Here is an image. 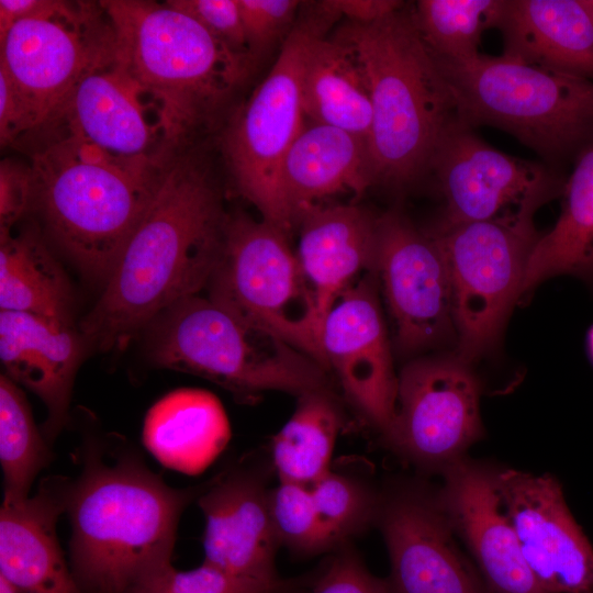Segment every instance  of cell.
Here are the masks:
<instances>
[{
	"label": "cell",
	"mask_w": 593,
	"mask_h": 593,
	"mask_svg": "<svg viewBox=\"0 0 593 593\" xmlns=\"http://www.w3.org/2000/svg\"><path fill=\"white\" fill-rule=\"evenodd\" d=\"M227 219L201 144L176 156L79 325L89 348L122 349L164 311L199 294L220 259Z\"/></svg>",
	"instance_id": "6da1fadb"
},
{
	"label": "cell",
	"mask_w": 593,
	"mask_h": 593,
	"mask_svg": "<svg viewBox=\"0 0 593 593\" xmlns=\"http://www.w3.org/2000/svg\"><path fill=\"white\" fill-rule=\"evenodd\" d=\"M116 38V61L156 110L171 158L222 123L251 59L215 40L165 1L102 0Z\"/></svg>",
	"instance_id": "7a4b0ae2"
},
{
	"label": "cell",
	"mask_w": 593,
	"mask_h": 593,
	"mask_svg": "<svg viewBox=\"0 0 593 593\" xmlns=\"http://www.w3.org/2000/svg\"><path fill=\"white\" fill-rule=\"evenodd\" d=\"M193 494L134 460L91 459L65 494L72 572L82 591L133 593L171 564L178 522Z\"/></svg>",
	"instance_id": "3957f363"
},
{
	"label": "cell",
	"mask_w": 593,
	"mask_h": 593,
	"mask_svg": "<svg viewBox=\"0 0 593 593\" xmlns=\"http://www.w3.org/2000/svg\"><path fill=\"white\" fill-rule=\"evenodd\" d=\"M334 35L355 49L368 76L374 183L409 186L430 169L445 135L463 123L438 60L403 7L372 22L346 21Z\"/></svg>",
	"instance_id": "277c9868"
},
{
	"label": "cell",
	"mask_w": 593,
	"mask_h": 593,
	"mask_svg": "<svg viewBox=\"0 0 593 593\" xmlns=\"http://www.w3.org/2000/svg\"><path fill=\"white\" fill-rule=\"evenodd\" d=\"M169 164L114 156L72 137L37 143L30 154L32 206L76 265L105 283Z\"/></svg>",
	"instance_id": "5b68a950"
},
{
	"label": "cell",
	"mask_w": 593,
	"mask_h": 593,
	"mask_svg": "<svg viewBox=\"0 0 593 593\" xmlns=\"http://www.w3.org/2000/svg\"><path fill=\"white\" fill-rule=\"evenodd\" d=\"M146 329L149 358L158 367L194 373L243 395L333 393L320 363L210 296L180 300Z\"/></svg>",
	"instance_id": "8992f818"
},
{
	"label": "cell",
	"mask_w": 593,
	"mask_h": 593,
	"mask_svg": "<svg viewBox=\"0 0 593 593\" xmlns=\"http://www.w3.org/2000/svg\"><path fill=\"white\" fill-rule=\"evenodd\" d=\"M436 58L468 126L502 128L549 158L579 157L593 145V80L504 53Z\"/></svg>",
	"instance_id": "52a82bcc"
},
{
	"label": "cell",
	"mask_w": 593,
	"mask_h": 593,
	"mask_svg": "<svg viewBox=\"0 0 593 593\" xmlns=\"http://www.w3.org/2000/svg\"><path fill=\"white\" fill-rule=\"evenodd\" d=\"M296 19L271 70L226 124L222 150L236 190L261 219L288 235L293 227L281 190L284 158L304 126L301 76L307 47L338 19L322 5Z\"/></svg>",
	"instance_id": "ba28073f"
},
{
	"label": "cell",
	"mask_w": 593,
	"mask_h": 593,
	"mask_svg": "<svg viewBox=\"0 0 593 593\" xmlns=\"http://www.w3.org/2000/svg\"><path fill=\"white\" fill-rule=\"evenodd\" d=\"M288 236L261 217L228 215L208 296L243 321L279 336L329 373L314 298Z\"/></svg>",
	"instance_id": "9c48e42d"
},
{
	"label": "cell",
	"mask_w": 593,
	"mask_h": 593,
	"mask_svg": "<svg viewBox=\"0 0 593 593\" xmlns=\"http://www.w3.org/2000/svg\"><path fill=\"white\" fill-rule=\"evenodd\" d=\"M541 204L430 233L449 271L458 359L469 363L497 342L539 238L533 217Z\"/></svg>",
	"instance_id": "30bf717a"
},
{
	"label": "cell",
	"mask_w": 593,
	"mask_h": 593,
	"mask_svg": "<svg viewBox=\"0 0 593 593\" xmlns=\"http://www.w3.org/2000/svg\"><path fill=\"white\" fill-rule=\"evenodd\" d=\"M115 57L114 27L101 1L48 0L37 15L19 20L0 38V66L33 118L30 135L87 72Z\"/></svg>",
	"instance_id": "8fae6325"
},
{
	"label": "cell",
	"mask_w": 593,
	"mask_h": 593,
	"mask_svg": "<svg viewBox=\"0 0 593 593\" xmlns=\"http://www.w3.org/2000/svg\"><path fill=\"white\" fill-rule=\"evenodd\" d=\"M468 365L457 357L422 358L398 377L388 439L421 468L441 472L482 436L480 383Z\"/></svg>",
	"instance_id": "7c38bea8"
},
{
	"label": "cell",
	"mask_w": 593,
	"mask_h": 593,
	"mask_svg": "<svg viewBox=\"0 0 593 593\" xmlns=\"http://www.w3.org/2000/svg\"><path fill=\"white\" fill-rule=\"evenodd\" d=\"M377 276L381 279L403 353H416L447 339L455 329L448 267L430 233L389 212L377 221Z\"/></svg>",
	"instance_id": "4fadbf2b"
},
{
	"label": "cell",
	"mask_w": 593,
	"mask_h": 593,
	"mask_svg": "<svg viewBox=\"0 0 593 593\" xmlns=\"http://www.w3.org/2000/svg\"><path fill=\"white\" fill-rule=\"evenodd\" d=\"M429 170L446 200L444 226L495 219L564 190L544 167L493 148L463 123L445 135Z\"/></svg>",
	"instance_id": "5bb4252c"
},
{
	"label": "cell",
	"mask_w": 593,
	"mask_h": 593,
	"mask_svg": "<svg viewBox=\"0 0 593 593\" xmlns=\"http://www.w3.org/2000/svg\"><path fill=\"white\" fill-rule=\"evenodd\" d=\"M377 272H371L334 302L320 333L322 351L350 401L388 438L395 417L398 377L381 306Z\"/></svg>",
	"instance_id": "9a60e30c"
},
{
	"label": "cell",
	"mask_w": 593,
	"mask_h": 593,
	"mask_svg": "<svg viewBox=\"0 0 593 593\" xmlns=\"http://www.w3.org/2000/svg\"><path fill=\"white\" fill-rule=\"evenodd\" d=\"M72 137L123 158L169 164L159 116L115 59L87 72L32 143Z\"/></svg>",
	"instance_id": "2e32d148"
},
{
	"label": "cell",
	"mask_w": 593,
	"mask_h": 593,
	"mask_svg": "<svg viewBox=\"0 0 593 593\" xmlns=\"http://www.w3.org/2000/svg\"><path fill=\"white\" fill-rule=\"evenodd\" d=\"M503 507L523 556L546 593H593V547L549 474L495 470Z\"/></svg>",
	"instance_id": "e0dca14e"
},
{
	"label": "cell",
	"mask_w": 593,
	"mask_h": 593,
	"mask_svg": "<svg viewBox=\"0 0 593 593\" xmlns=\"http://www.w3.org/2000/svg\"><path fill=\"white\" fill-rule=\"evenodd\" d=\"M378 519L391 562L393 593H488L458 549L437 492L405 486L381 501Z\"/></svg>",
	"instance_id": "ac0fdd59"
},
{
	"label": "cell",
	"mask_w": 593,
	"mask_h": 593,
	"mask_svg": "<svg viewBox=\"0 0 593 593\" xmlns=\"http://www.w3.org/2000/svg\"><path fill=\"white\" fill-rule=\"evenodd\" d=\"M439 500L470 550L488 593H546L523 556L496 486L495 470L465 457L441 472Z\"/></svg>",
	"instance_id": "d6986e66"
},
{
	"label": "cell",
	"mask_w": 593,
	"mask_h": 593,
	"mask_svg": "<svg viewBox=\"0 0 593 593\" xmlns=\"http://www.w3.org/2000/svg\"><path fill=\"white\" fill-rule=\"evenodd\" d=\"M88 348L72 321L0 310L4 373L45 404L46 439H54L65 424L76 372Z\"/></svg>",
	"instance_id": "ffe728a7"
},
{
	"label": "cell",
	"mask_w": 593,
	"mask_h": 593,
	"mask_svg": "<svg viewBox=\"0 0 593 593\" xmlns=\"http://www.w3.org/2000/svg\"><path fill=\"white\" fill-rule=\"evenodd\" d=\"M204 562L228 573L278 578L273 568L280 546L269 507V491L248 473H234L201 493Z\"/></svg>",
	"instance_id": "44dd1931"
},
{
	"label": "cell",
	"mask_w": 593,
	"mask_h": 593,
	"mask_svg": "<svg viewBox=\"0 0 593 593\" xmlns=\"http://www.w3.org/2000/svg\"><path fill=\"white\" fill-rule=\"evenodd\" d=\"M377 221L367 210L349 204H317L298 217L295 254L314 298L320 329L337 298L363 276L377 272Z\"/></svg>",
	"instance_id": "7402d4cb"
},
{
	"label": "cell",
	"mask_w": 593,
	"mask_h": 593,
	"mask_svg": "<svg viewBox=\"0 0 593 593\" xmlns=\"http://www.w3.org/2000/svg\"><path fill=\"white\" fill-rule=\"evenodd\" d=\"M67 483L55 482L0 510V575L18 593H83L69 569L56 523Z\"/></svg>",
	"instance_id": "603a6c76"
},
{
	"label": "cell",
	"mask_w": 593,
	"mask_h": 593,
	"mask_svg": "<svg viewBox=\"0 0 593 593\" xmlns=\"http://www.w3.org/2000/svg\"><path fill=\"white\" fill-rule=\"evenodd\" d=\"M496 27L504 54L593 80L591 0H504Z\"/></svg>",
	"instance_id": "cb8c5ba5"
},
{
	"label": "cell",
	"mask_w": 593,
	"mask_h": 593,
	"mask_svg": "<svg viewBox=\"0 0 593 593\" xmlns=\"http://www.w3.org/2000/svg\"><path fill=\"white\" fill-rule=\"evenodd\" d=\"M280 181L294 226L302 212L324 198L361 194L374 183L368 142L331 125L304 124L284 158Z\"/></svg>",
	"instance_id": "d4e9b609"
},
{
	"label": "cell",
	"mask_w": 593,
	"mask_h": 593,
	"mask_svg": "<svg viewBox=\"0 0 593 593\" xmlns=\"http://www.w3.org/2000/svg\"><path fill=\"white\" fill-rule=\"evenodd\" d=\"M231 427L220 400L210 391L169 392L147 412L143 440L166 467L188 474L203 471L225 448Z\"/></svg>",
	"instance_id": "484cf974"
},
{
	"label": "cell",
	"mask_w": 593,
	"mask_h": 593,
	"mask_svg": "<svg viewBox=\"0 0 593 593\" xmlns=\"http://www.w3.org/2000/svg\"><path fill=\"white\" fill-rule=\"evenodd\" d=\"M304 118L368 142L372 104L366 69L355 49L333 35L310 43L301 76Z\"/></svg>",
	"instance_id": "4316f807"
},
{
	"label": "cell",
	"mask_w": 593,
	"mask_h": 593,
	"mask_svg": "<svg viewBox=\"0 0 593 593\" xmlns=\"http://www.w3.org/2000/svg\"><path fill=\"white\" fill-rule=\"evenodd\" d=\"M563 193L558 221L530 251L521 296L559 275L574 276L593 287V145L578 157Z\"/></svg>",
	"instance_id": "83f0119b"
},
{
	"label": "cell",
	"mask_w": 593,
	"mask_h": 593,
	"mask_svg": "<svg viewBox=\"0 0 593 593\" xmlns=\"http://www.w3.org/2000/svg\"><path fill=\"white\" fill-rule=\"evenodd\" d=\"M74 294L38 235L0 233V310L72 321Z\"/></svg>",
	"instance_id": "f1b7e54d"
},
{
	"label": "cell",
	"mask_w": 593,
	"mask_h": 593,
	"mask_svg": "<svg viewBox=\"0 0 593 593\" xmlns=\"http://www.w3.org/2000/svg\"><path fill=\"white\" fill-rule=\"evenodd\" d=\"M340 426L334 393L298 396L295 411L272 441L279 480L310 486L328 472Z\"/></svg>",
	"instance_id": "f546056e"
},
{
	"label": "cell",
	"mask_w": 593,
	"mask_h": 593,
	"mask_svg": "<svg viewBox=\"0 0 593 593\" xmlns=\"http://www.w3.org/2000/svg\"><path fill=\"white\" fill-rule=\"evenodd\" d=\"M52 454L37 428L20 385L0 376V463L7 502L30 497L37 474L48 466Z\"/></svg>",
	"instance_id": "4dcf8cb0"
},
{
	"label": "cell",
	"mask_w": 593,
	"mask_h": 593,
	"mask_svg": "<svg viewBox=\"0 0 593 593\" xmlns=\"http://www.w3.org/2000/svg\"><path fill=\"white\" fill-rule=\"evenodd\" d=\"M504 0H419L414 23L432 52L444 59L478 56L484 31L496 27Z\"/></svg>",
	"instance_id": "1f68e13d"
},
{
	"label": "cell",
	"mask_w": 593,
	"mask_h": 593,
	"mask_svg": "<svg viewBox=\"0 0 593 593\" xmlns=\"http://www.w3.org/2000/svg\"><path fill=\"white\" fill-rule=\"evenodd\" d=\"M309 488L331 548L378 518L381 501L354 479L329 470Z\"/></svg>",
	"instance_id": "d6a6232c"
},
{
	"label": "cell",
	"mask_w": 593,
	"mask_h": 593,
	"mask_svg": "<svg viewBox=\"0 0 593 593\" xmlns=\"http://www.w3.org/2000/svg\"><path fill=\"white\" fill-rule=\"evenodd\" d=\"M269 507L280 545L300 555L331 549L309 486L280 481L269 491Z\"/></svg>",
	"instance_id": "836d02e7"
},
{
	"label": "cell",
	"mask_w": 593,
	"mask_h": 593,
	"mask_svg": "<svg viewBox=\"0 0 593 593\" xmlns=\"http://www.w3.org/2000/svg\"><path fill=\"white\" fill-rule=\"evenodd\" d=\"M288 586V582L279 578L235 575L206 562L188 571H179L171 563L133 593H269Z\"/></svg>",
	"instance_id": "e575fe53"
},
{
	"label": "cell",
	"mask_w": 593,
	"mask_h": 593,
	"mask_svg": "<svg viewBox=\"0 0 593 593\" xmlns=\"http://www.w3.org/2000/svg\"><path fill=\"white\" fill-rule=\"evenodd\" d=\"M242 23L251 58L290 34L299 8L295 0H237Z\"/></svg>",
	"instance_id": "d590c367"
},
{
	"label": "cell",
	"mask_w": 593,
	"mask_h": 593,
	"mask_svg": "<svg viewBox=\"0 0 593 593\" xmlns=\"http://www.w3.org/2000/svg\"><path fill=\"white\" fill-rule=\"evenodd\" d=\"M234 53L251 58L237 0H169Z\"/></svg>",
	"instance_id": "8d00e7d4"
},
{
	"label": "cell",
	"mask_w": 593,
	"mask_h": 593,
	"mask_svg": "<svg viewBox=\"0 0 593 593\" xmlns=\"http://www.w3.org/2000/svg\"><path fill=\"white\" fill-rule=\"evenodd\" d=\"M33 176L30 164L3 159L0 164V233L12 232L14 224L32 208Z\"/></svg>",
	"instance_id": "74e56055"
},
{
	"label": "cell",
	"mask_w": 593,
	"mask_h": 593,
	"mask_svg": "<svg viewBox=\"0 0 593 593\" xmlns=\"http://www.w3.org/2000/svg\"><path fill=\"white\" fill-rule=\"evenodd\" d=\"M310 593H393L389 579L372 575L354 553L333 560Z\"/></svg>",
	"instance_id": "f35d334b"
},
{
	"label": "cell",
	"mask_w": 593,
	"mask_h": 593,
	"mask_svg": "<svg viewBox=\"0 0 593 593\" xmlns=\"http://www.w3.org/2000/svg\"><path fill=\"white\" fill-rule=\"evenodd\" d=\"M34 130L32 114L14 82L0 66V143L14 145Z\"/></svg>",
	"instance_id": "ab89813d"
},
{
	"label": "cell",
	"mask_w": 593,
	"mask_h": 593,
	"mask_svg": "<svg viewBox=\"0 0 593 593\" xmlns=\"http://www.w3.org/2000/svg\"><path fill=\"white\" fill-rule=\"evenodd\" d=\"M327 5L347 21L368 23L382 19L403 7L401 1L393 0H332Z\"/></svg>",
	"instance_id": "60d3db41"
},
{
	"label": "cell",
	"mask_w": 593,
	"mask_h": 593,
	"mask_svg": "<svg viewBox=\"0 0 593 593\" xmlns=\"http://www.w3.org/2000/svg\"><path fill=\"white\" fill-rule=\"evenodd\" d=\"M585 351L588 359L593 366V324L588 328L585 334Z\"/></svg>",
	"instance_id": "b9f144b4"
},
{
	"label": "cell",
	"mask_w": 593,
	"mask_h": 593,
	"mask_svg": "<svg viewBox=\"0 0 593 593\" xmlns=\"http://www.w3.org/2000/svg\"><path fill=\"white\" fill-rule=\"evenodd\" d=\"M0 593H18L11 584L0 575Z\"/></svg>",
	"instance_id": "7bdbcfd3"
},
{
	"label": "cell",
	"mask_w": 593,
	"mask_h": 593,
	"mask_svg": "<svg viewBox=\"0 0 593 593\" xmlns=\"http://www.w3.org/2000/svg\"><path fill=\"white\" fill-rule=\"evenodd\" d=\"M288 589H289V586L284 588V589L277 590V591H272V592H269V593H288L287 592Z\"/></svg>",
	"instance_id": "ee69618b"
},
{
	"label": "cell",
	"mask_w": 593,
	"mask_h": 593,
	"mask_svg": "<svg viewBox=\"0 0 593 593\" xmlns=\"http://www.w3.org/2000/svg\"><path fill=\"white\" fill-rule=\"evenodd\" d=\"M591 1H592V10H593V0H591Z\"/></svg>",
	"instance_id": "f6af8a7d"
}]
</instances>
